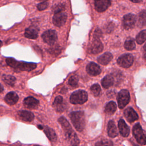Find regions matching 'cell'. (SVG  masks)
Segmentation results:
<instances>
[{
  "label": "cell",
  "instance_id": "6da1fadb",
  "mask_svg": "<svg viewBox=\"0 0 146 146\" xmlns=\"http://www.w3.org/2000/svg\"><path fill=\"white\" fill-rule=\"evenodd\" d=\"M58 122L62 126L64 133L67 141L72 145H76L79 144V140L76 133L72 129L68 121L64 117H60L58 119Z\"/></svg>",
  "mask_w": 146,
  "mask_h": 146
},
{
  "label": "cell",
  "instance_id": "7a4b0ae2",
  "mask_svg": "<svg viewBox=\"0 0 146 146\" xmlns=\"http://www.w3.org/2000/svg\"><path fill=\"white\" fill-rule=\"evenodd\" d=\"M6 62L9 66L15 69H19L21 71H30L36 67V64L34 63L17 61L12 58H7Z\"/></svg>",
  "mask_w": 146,
  "mask_h": 146
},
{
  "label": "cell",
  "instance_id": "3957f363",
  "mask_svg": "<svg viewBox=\"0 0 146 146\" xmlns=\"http://www.w3.org/2000/svg\"><path fill=\"white\" fill-rule=\"evenodd\" d=\"M70 117L75 129L78 131H82L84 129L86 125L84 112L81 111H74L70 113Z\"/></svg>",
  "mask_w": 146,
  "mask_h": 146
},
{
  "label": "cell",
  "instance_id": "277c9868",
  "mask_svg": "<svg viewBox=\"0 0 146 146\" xmlns=\"http://www.w3.org/2000/svg\"><path fill=\"white\" fill-rule=\"evenodd\" d=\"M88 99V94L84 90H78L74 92L70 97V101L74 104L84 103Z\"/></svg>",
  "mask_w": 146,
  "mask_h": 146
},
{
  "label": "cell",
  "instance_id": "5b68a950",
  "mask_svg": "<svg viewBox=\"0 0 146 146\" xmlns=\"http://www.w3.org/2000/svg\"><path fill=\"white\" fill-rule=\"evenodd\" d=\"M132 131L137 142L141 145H146V134L139 123H136L133 126Z\"/></svg>",
  "mask_w": 146,
  "mask_h": 146
},
{
  "label": "cell",
  "instance_id": "8992f818",
  "mask_svg": "<svg viewBox=\"0 0 146 146\" xmlns=\"http://www.w3.org/2000/svg\"><path fill=\"white\" fill-rule=\"evenodd\" d=\"M117 100L119 108H123L130 100L129 92L127 90H121L117 95Z\"/></svg>",
  "mask_w": 146,
  "mask_h": 146
},
{
  "label": "cell",
  "instance_id": "52a82bcc",
  "mask_svg": "<svg viewBox=\"0 0 146 146\" xmlns=\"http://www.w3.org/2000/svg\"><path fill=\"white\" fill-rule=\"evenodd\" d=\"M133 56L131 54H125L119 56L117 60V64L121 67L129 68L133 62Z\"/></svg>",
  "mask_w": 146,
  "mask_h": 146
},
{
  "label": "cell",
  "instance_id": "ba28073f",
  "mask_svg": "<svg viewBox=\"0 0 146 146\" xmlns=\"http://www.w3.org/2000/svg\"><path fill=\"white\" fill-rule=\"evenodd\" d=\"M42 38L44 42L49 44H53L58 39L56 32L54 30H48L44 32Z\"/></svg>",
  "mask_w": 146,
  "mask_h": 146
},
{
  "label": "cell",
  "instance_id": "9c48e42d",
  "mask_svg": "<svg viewBox=\"0 0 146 146\" xmlns=\"http://www.w3.org/2000/svg\"><path fill=\"white\" fill-rule=\"evenodd\" d=\"M136 22V17L134 14H128L124 16L122 21V25L125 30L133 28Z\"/></svg>",
  "mask_w": 146,
  "mask_h": 146
},
{
  "label": "cell",
  "instance_id": "30bf717a",
  "mask_svg": "<svg viewBox=\"0 0 146 146\" xmlns=\"http://www.w3.org/2000/svg\"><path fill=\"white\" fill-rule=\"evenodd\" d=\"M67 18V14L63 11L55 13L52 18V22L55 26L61 27L66 23Z\"/></svg>",
  "mask_w": 146,
  "mask_h": 146
},
{
  "label": "cell",
  "instance_id": "8fae6325",
  "mask_svg": "<svg viewBox=\"0 0 146 146\" xmlns=\"http://www.w3.org/2000/svg\"><path fill=\"white\" fill-rule=\"evenodd\" d=\"M103 48L102 43L100 41L99 39H94L88 47V51L91 54H96L100 52Z\"/></svg>",
  "mask_w": 146,
  "mask_h": 146
},
{
  "label": "cell",
  "instance_id": "7c38bea8",
  "mask_svg": "<svg viewBox=\"0 0 146 146\" xmlns=\"http://www.w3.org/2000/svg\"><path fill=\"white\" fill-rule=\"evenodd\" d=\"M95 8L98 12H103L111 5V0H95Z\"/></svg>",
  "mask_w": 146,
  "mask_h": 146
},
{
  "label": "cell",
  "instance_id": "4fadbf2b",
  "mask_svg": "<svg viewBox=\"0 0 146 146\" xmlns=\"http://www.w3.org/2000/svg\"><path fill=\"white\" fill-rule=\"evenodd\" d=\"M66 103L64 102L63 99L61 96H58L55 98L52 103V106L55 110L59 112H63L66 107Z\"/></svg>",
  "mask_w": 146,
  "mask_h": 146
},
{
  "label": "cell",
  "instance_id": "5bb4252c",
  "mask_svg": "<svg viewBox=\"0 0 146 146\" xmlns=\"http://www.w3.org/2000/svg\"><path fill=\"white\" fill-rule=\"evenodd\" d=\"M86 71L89 75L91 76H96L100 74L101 68L98 64L94 62H91L87 64Z\"/></svg>",
  "mask_w": 146,
  "mask_h": 146
},
{
  "label": "cell",
  "instance_id": "9a60e30c",
  "mask_svg": "<svg viewBox=\"0 0 146 146\" xmlns=\"http://www.w3.org/2000/svg\"><path fill=\"white\" fill-rule=\"evenodd\" d=\"M124 114L127 120L129 123H132L139 118L138 115L136 111L131 107H128L126 108L124 110Z\"/></svg>",
  "mask_w": 146,
  "mask_h": 146
},
{
  "label": "cell",
  "instance_id": "2e32d148",
  "mask_svg": "<svg viewBox=\"0 0 146 146\" xmlns=\"http://www.w3.org/2000/svg\"><path fill=\"white\" fill-rule=\"evenodd\" d=\"M39 104V101L32 96L27 97L23 100L24 106L29 109H34L37 108Z\"/></svg>",
  "mask_w": 146,
  "mask_h": 146
},
{
  "label": "cell",
  "instance_id": "e0dca14e",
  "mask_svg": "<svg viewBox=\"0 0 146 146\" xmlns=\"http://www.w3.org/2000/svg\"><path fill=\"white\" fill-rule=\"evenodd\" d=\"M118 127L121 135L124 137H127L129 133V128L123 119H120L118 121Z\"/></svg>",
  "mask_w": 146,
  "mask_h": 146
},
{
  "label": "cell",
  "instance_id": "ac0fdd59",
  "mask_svg": "<svg viewBox=\"0 0 146 146\" xmlns=\"http://www.w3.org/2000/svg\"><path fill=\"white\" fill-rule=\"evenodd\" d=\"M38 29L34 26H31L25 30V36L29 39H34L38 37Z\"/></svg>",
  "mask_w": 146,
  "mask_h": 146
},
{
  "label": "cell",
  "instance_id": "d6986e66",
  "mask_svg": "<svg viewBox=\"0 0 146 146\" xmlns=\"http://www.w3.org/2000/svg\"><path fill=\"white\" fill-rule=\"evenodd\" d=\"M18 96L14 92H9L5 97V100L6 103L9 105L15 104L18 100Z\"/></svg>",
  "mask_w": 146,
  "mask_h": 146
},
{
  "label": "cell",
  "instance_id": "ffe728a7",
  "mask_svg": "<svg viewBox=\"0 0 146 146\" xmlns=\"http://www.w3.org/2000/svg\"><path fill=\"white\" fill-rule=\"evenodd\" d=\"M18 115L19 117L25 121H31L34 118V116L32 112L26 110L19 111L18 112Z\"/></svg>",
  "mask_w": 146,
  "mask_h": 146
},
{
  "label": "cell",
  "instance_id": "44dd1931",
  "mask_svg": "<svg viewBox=\"0 0 146 146\" xmlns=\"http://www.w3.org/2000/svg\"><path fill=\"white\" fill-rule=\"evenodd\" d=\"M107 132H108V136L112 138H113L117 136L118 134L117 129L113 120L109 121L108 123V126H107Z\"/></svg>",
  "mask_w": 146,
  "mask_h": 146
},
{
  "label": "cell",
  "instance_id": "7402d4cb",
  "mask_svg": "<svg viewBox=\"0 0 146 146\" xmlns=\"http://www.w3.org/2000/svg\"><path fill=\"white\" fill-rule=\"evenodd\" d=\"M113 58L112 55L108 52L104 53L98 58V62L103 65H107L109 63Z\"/></svg>",
  "mask_w": 146,
  "mask_h": 146
},
{
  "label": "cell",
  "instance_id": "603a6c76",
  "mask_svg": "<svg viewBox=\"0 0 146 146\" xmlns=\"http://www.w3.org/2000/svg\"><path fill=\"white\" fill-rule=\"evenodd\" d=\"M44 132L48 138V139L52 142H55L57 140V136L55 132V131L49 127L46 126L44 128Z\"/></svg>",
  "mask_w": 146,
  "mask_h": 146
},
{
  "label": "cell",
  "instance_id": "cb8c5ba5",
  "mask_svg": "<svg viewBox=\"0 0 146 146\" xmlns=\"http://www.w3.org/2000/svg\"><path fill=\"white\" fill-rule=\"evenodd\" d=\"M101 83L104 88H108L113 85V77L111 75H107L102 79Z\"/></svg>",
  "mask_w": 146,
  "mask_h": 146
},
{
  "label": "cell",
  "instance_id": "d4e9b609",
  "mask_svg": "<svg viewBox=\"0 0 146 146\" xmlns=\"http://www.w3.org/2000/svg\"><path fill=\"white\" fill-rule=\"evenodd\" d=\"M116 110V105L114 102H108L105 107V112L108 115H112Z\"/></svg>",
  "mask_w": 146,
  "mask_h": 146
},
{
  "label": "cell",
  "instance_id": "484cf974",
  "mask_svg": "<svg viewBox=\"0 0 146 146\" xmlns=\"http://www.w3.org/2000/svg\"><path fill=\"white\" fill-rule=\"evenodd\" d=\"M138 25L140 27L146 26V10L141 11L139 14Z\"/></svg>",
  "mask_w": 146,
  "mask_h": 146
},
{
  "label": "cell",
  "instance_id": "4316f807",
  "mask_svg": "<svg viewBox=\"0 0 146 146\" xmlns=\"http://www.w3.org/2000/svg\"><path fill=\"white\" fill-rule=\"evenodd\" d=\"M3 81L9 86H14L16 79L14 76L9 75H3L2 76Z\"/></svg>",
  "mask_w": 146,
  "mask_h": 146
},
{
  "label": "cell",
  "instance_id": "83f0119b",
  "mask_svg": "<svg viewBox=\"0 0 146 146\" xmlns=\"http://www.w3.org/2000/svg\"><path fill=\"white\" fill-rule=\"evenodd\" d=\"M136 42L138 44H142L146 40V30H142L136 36Z\"/></svg>",
  "mask_w": 146,
  "mask_h": 146
},
{
  "label": "cell",
  "instance_id": "f1b7e54d",
  "mask_svg": "<svg viewBox=\"0 0 146 146\" xmlns=\"http://www.w3.org/2000/svg\"><path fill=\"white\" fill-rule=\"evenodd\" d=\"M136 47L135 41L133 39H127L124 43V47L127 50H132L135 49Z\"/></svg>",
  "mask_w": 146,
  "mask_h": 146
},
{
  "label": "cell",
  "instance_id": "f546056e",
  "mask_svg": "<svg viewBox=\"0 0 146 146\" xmlns=\"http://www.w3.org/2000/svg\"><path fill=\"white\" fill-rule=\"evenodd\" d=\"M91 91L94 96H98L100 93L101 88L98 84H94L91 87Z\"/></svg>",
  "mask_w": 146,
  "mask_h": 146
},
{
  "label": "cell",
  "instance_id": "4dcf8cb0",
  "mask_svg": "<svg viewBox=\"0 0 146 146\" xmlns=\"http://www.w3.org/2000/svg\"><path fill=\"white\" fill-rule=\"evenodd\" d=\"M64 8H65V6L63 3H59L54 5L52 7V10L54 13H55L63 11L64 10Z\"/></svg>",
  "mask_w": 146,
  "mask_h": 146
},
{
  "label": "cell",
  "instance_id": "1f68e13d",
  "mask_svg": "<svg viewBox=\"0 0 146 146\" xmlns=\"http://www.w3.org/2000/svg\"><path fill=\"white\" fill-rule=\"evenodd\" d=\"M68 84L72 87H76L78 83V77L76 75L71 76L68 79Z\"/></svg>",
  "mask_w": 146,
  "mask_h": 146
},
{
  "label": "cell",
  "instance_id": "d6a6232c",
  "mask_svg": "<svg viewBox=\"0 0 146 146\" xmlns=\"http://www.w3.org/2000/svg\"><path fill=\"white\" fill-rule=\"evenodd\" d=\"M48 6V2H47L46 1H43V2L39 3L37 5V9L39 11H42V10H44L46 9H47Z\"/></svg>",
  "mask_w": 146,
  "mask_h": 146
},
{
  "label": "cell",
  "instance_id": "836d02e7",
  "mask_svg": "<svg viewBox=\"0 0 146 146\" xmlns=\"http://www.w3.org/2000/svg\"><path fill=\"white\" fill-rule=\"evenodd\" d=\"M96 145H112L113 143L111 141L108 140H101L95 144Z\"/></svg>",
  "mask_w": 146,
  "mask_h": 146
},
{
  "label": "cell",
  "instance_id": "e575fe53",
  "mask_svg": "<svg viewBox=\"0 0 146 146\" xmlns=\"http://www.w3.org/2000/svg\"><path fill=\"white\" fill-rule=\"evenodd\" d=\"M48 51L51 54H58L60 52V48L59 46H56V47H51L50 49H49Z\"/></svg>",
  "mask_w": 146,
  "mask_h": 146
},
{
  "label": "cell",
  "instance_id": "d590c367",
  "mask_svg": "<svg viewBox=\"0 0 146 146\" xmlns=\"http://www.w3.org/2000/svg\"><path fill=\"white\" fill-rule=\"evenodd\" d=\"M102 35V32L99 29H96L94 34V39H99Z\"/></svg>",
  "mask_w": 146,
  "mask_h": 146
},
{
  "label": "cell",
  "instance_id": "8d00e7d4",
  "mask_svg": "<svg viewBox=\"0 0 146 146\" xmlns=\"http://www.w3.org/2000/svg\"><path fill=\"white\" fill-rule=\"evenodd\" d=\"M113 27L114 25L112 23H109L106 27V31L107 33H111L113 30Z\"/></svg>",
  "mask_w": 146,
  "mask_h": 146
},
{
  "label": "cell",
  "instance_id": "74e56055",
  "mask_svg": "<svg viewBox=\"0 0 146 146\" xmlns=\"http://www.w3.org/2000/svg\"><path fill=\"white\" fill-rule=\"evenodd\" d=\"M131 1H132V2H135V3H139L141 1H142V0H130Z\"/></svg>",
  "mask_w": 146,
  "mask_h": 146
},
{
  "label": "cell",
  "instance_id": "f35d334b",
  "mask_svg": "<svg viewBox=\"0 0 146 146\" xmlns=\"http://www.w3.org/2000/svg\"><path fill=\"white\" fill-rule=\"evenodd\" d=\"M143 58L144 59L146 60V50H144L143 52Z\"/></svg>",
  "mask_w": 146,
  "mask_h": 146
},
{
  "label": "cell",
  "instance_id": "ab89813d",
  "mask_svg": "<svg viewBox=\"0 0 146 146\" xmlns=\"http://www.w3.org/2000/svg\"><path fill=\"white\" fill-rule=\"evenodd\" d=\"M3 90V86L1 85V84L0 83V92H2Z\"/></svg>",
  "mask_w": 146,
  "mask_h": 146
},
{
  "label": "cell",
  "instance_id": "60d3db41",
  "mask_svg": "<svg viewBox=\"0 0 146 146\" xmlns=\"http://www.w3.org/2000/svg\"><path fill=\"white\" fill-rule=\"evenodd\" d=\"M38 128H39L40 129H42V128H43V127H42V126H41V125H38Z\"/></svg>",
  "mask_w": 146,
  "mask_h": 146
},
{
  "label": "cell",
  "instance_id": "b9f144b4",
  "mask_svg": "<svg viewBox=\"0 0 146 146\" xmlns=\"http://www.w3.org/2000/svg\"><path fill=\"white\" fill-rule=\"evenodd\" d=\"M143 48H144V50H146V43L144 44Z\"/></svg>",
  "mask_w": 146,
  "mask_h": 146
},
{
  "label": "cell",
  "instance_id": "7bdbcfd3",
  "mask_svg": "<svg viewBox=\"0 0 146 146\" xmlns=\"http://www.w3.org/2000/svg\"><path fill=\"white\" fill-rule=\"evenodd\" d=\"M2 42H1V40H0V48L2 46Z\"/></svg>",
  "mask_w": 146,
  "mask_h": 146
},
{
  "label": "cell",
  "instance_id": "ee69618b",
  "mask_svg": "<svg viewBox=\"0 0 146 146\" xmlns=\"http://www.w3.org/2000/svg\"><path fill=\"white\" fill-rule=\"evenodd\" d=\"M38 1H42V2H43V1H47V0H38Z\"/></svg>",
  "mask_w": 146,
  "mask_h": 146
}]
</instances>
